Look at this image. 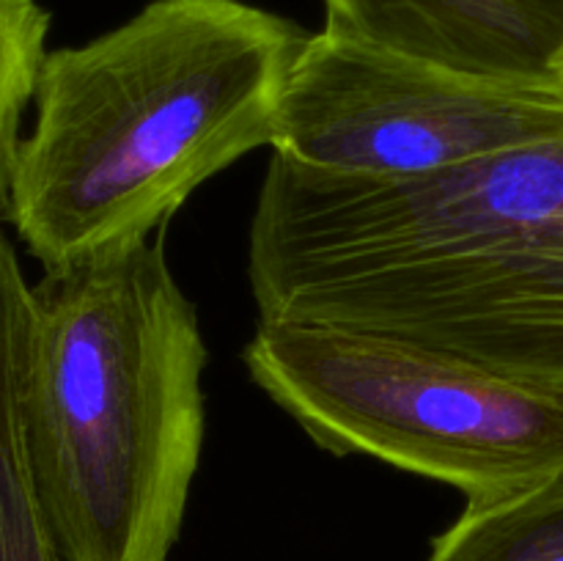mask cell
I'll return each mask as SVG.
<instances>
[{"label":"cell","mask_w":563,"mask_h":561,"mask_svg":"<svg viewBox=\"0 0 563 561\" xmlns=\"http://www.w3.org/2000/svg\"><path fill=\"white\" fill-rule=\"evenodd\" d=\"M31 284L0 234V561H71L38 501L22 427Z\"/></svg>","instance_id":"obj_6"},{"label":"cell","mask_w":563,"mask_h":561,"mask_svg":"<svg viewBox=\"0 0 563 561\" xmlns=\"http://www.w3.org/2000/svg\"><path fill=\"white\" fill-rule=\"evenodd\" d=\"M427 561H563V465L515 493L467 501Z\"/></svg>","instance_id":"obj_7"},{"label":"cell","mask_w":563,"mask_h":561,"mask_svg":"<svg viewBox=\"0 0 563 561\" xmlns=\"http://www.w3.org/2000/svg\"><path fill=\"white\" fill-rule=\"evenodd\" d=\"M324 25L467 75L563 91V0H322Z\"/></svg>","instance_id":"obj_5"},{"label":"cell","mask_w":563,"mask_h":561,"mask_svg":"<svg viewBox=\"0 0 563 561\" xmlns=\"http://www.w3.org/2000/svg\"><path fill=\"white\" fill-rule=\"evenodd\" d=\"M550 141H563L559 88L467 75L322 25L289 66L273 154L405 182Z\"/></svg>","instance_id":"obj_4"},{"label":"cell","mask_w":563,"mask_h":561,"mask_svg":"<svg viewBox=\"0 0 563 561\" xmlns=\"http://www.w3.org/2000/svg\"><path fill=\"white\" fill-rule=\"evenodd\" d=\"M306 36L245 0H154L47 50L3 218L44 270L152 237L203 182L275 146Z\"/></svg>","instance_id":"obj_1"},{"label":"cell","mask_w":563,"mask_h":561,"mask_svg":"<svg viewBox=\"0 0 563 561\" xmlns=\"http://www.w3.org/2000/svg\"><path fill=\"white\" fill-rule=\"evenodd\" d=\"M207 344L159 240L115 242L31 286L22 427L71 561H168L201 465Z\"/></svg>","instance_id":"obj_2"},{"label":"cell","mask_w":563,"mask_h":561,"mask_svg":"<svg viewBox=\"0 0 563 561\" xmlns=\"http://www.w3.org/2000/svg\"><path fill=\"white\" fill-rule=\"evenodd\" d=\"M49 11L38 0H0V215H5L22 113L47 55Z\"/></svg>","instance_id":"obj_8"},{"label":"cell","mask_w":563,"mask_h":561,"mask_svg":"<svg viewBox=\"0 0 563 561\" xmlns=\"http://www.w3.org/2000/svg\"><path fill=\"white\" fill-rule=\"evenodd\" d=\"M242 363L319 449L374 457L467 501L515 493L563 465V396L449 352L258 319Z\"/></svg>","instance_id":"obj_3"}]
</instances>
